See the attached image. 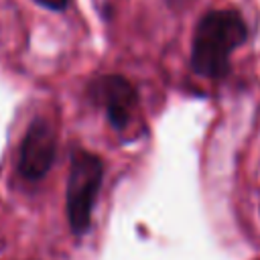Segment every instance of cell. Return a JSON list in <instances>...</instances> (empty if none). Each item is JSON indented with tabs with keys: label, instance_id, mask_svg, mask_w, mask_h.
<instances>
[{
	"label": "cell",
	"instance_id": "4",
	"mask_svg": "<svg viewBox=\"0 0 260 260\" xmlns=\"http://www.w3.org/2000/svg\"><path fill=\"white\" fill-rule=\"evenodd\" d=\"M89 91L93 93L95 102L100 106H104L108 122L116 130L128 128V124L132 122V116L136 112V106H138V95L126 77L102 75L91 83Z\"/></svg>",
	"mask_w": 260,
	"mask_h": 260
},
{
	"label": "cell",
	"instance_id": "5",
	"mask_svg": "<svg viewBox=\"0 0 260 260\" xmlns=\"http://www.w3.org/2000/svg\"><path fill=\"white\" fill-rule=\"evenodd\" d=\"M35 2L49 10H63L67 6V0H35Z\"/></svg>",
	"mask_w": 260,
	"mask_h": 260
},
{
	"label": "cell",
	"instance_id": "1",
	"mask_svg": "<svg viewBox=\"0 0 260 260\" xmlns=\"http://www.w3.org/2000/svg\"><path fill=\"white\" fill-rule=\"evenodd\" d=\"M248 39V26L236 10L207 12L193 35L191 69L209 79H221L230 73V55Z\"/></svg>",
	"mask_w": 260,
	"mask_h": 260
},
{
	"label": "cell",
	"instance_id": "3",
	"mask_svg": "<svg viewBox=\"0 0 260 260\" xmlns=\"http://www.w3.org/2000/svg\"><path fill=\"white\" fill-rule=\"evenodd\" d=\"M55 152H57L55 128L47 120L35 118L22 136V144L18 152V173L30 183L41 181L53 167Z\"/></svg>",
	"mask_w": 260,
	"mask_h": 260
},
{
	"label": "cell",
	"instance_id": "2",
	"mask_svg": "<svg viewBox=\"0 0 260 260\" xmlns=\"http://www.w3.org/2000/svg\"><path fill=\"white\" fill-rule=\"evenodd\" d=\"M104 181V162L98 154L77 150L67 177V219L75 236L91 228V213Z\"/></svg>",
	"mask_w": 260,
	"mask_h": 260
}]
</instances>
